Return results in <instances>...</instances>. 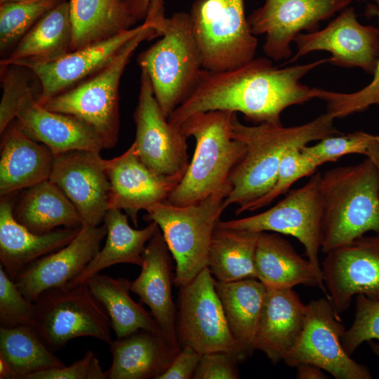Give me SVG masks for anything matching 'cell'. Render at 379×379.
Returning <instances> with one entry per match:
<instances>
[{"mask_svg":"<svg viewBox=\"0 0 379 379\" xmlns=\"http://www.w3.org/2000/svg\"><path fill=\"white\" fill-rule=\"evenodd\" d=\"M328 58L283 68L265 58H253L239 67L219 72L203 69L187 98L168 117L178 126L190 115L213 110L240 112L256 124H281L287 107L317 98L319 88H310L301 79Z\"/></svg>","mask_w":379,"mask_h":379,"instance_id":"1","label":"cell"},{"mask_svg":"<svg viewBox=\"0 0 379 379\" xmlns=\"http://www.w3.org/2000/svg\"><path fill=\"white\" fill-rule=\"evenodd\" d=\"M334 119L326 112L298 126L268 123L248 126L241 123L236 114L232 136L246 145V152L229 178L232 189L225 201V208L237 205L235 213L239 215L246 206L267 194L287 153L340 133L334 126Z\"/></svg>","mask_w":379,"mask_h":379,"instance_id":"2","label":"cell"},{"mask_svg":"<svg viewBox=\"0 0 379 379\" xmlns=\"http://www.w3.org/2000/svg\"><path fill=\"white\" fill-rule=\"evenodd\" d=\"M320 192L323 253L368 232L379 234V173L370 159L321 173Z\"/></svg>","mask_w":379,"mask_h":379,"instance_id":"3","label":"cell"},{"mask_svg":"<svg viewBox=\"0 0 379 379\" xmlns=\"http://www.w3.org/2000/svg\"><path fill=\"white\" fill-rule=\"evenodd\" d=\"M161 39L138 56V63L151 81L154 96L168 118L195 88L203 58L190 13L165 16L164 0H152Z\"/></svg>","mask_w":379,"mask_h":379,"instance_id":"4","label":"cell"},{"mask_svg":"<svg viewBox=\"0 0 379 379\" xmlns=\"http://www.w3.org/2000/svg\"><path fill=\"white\" fill-rule=\"evenodd\" d=\"M236 112L213 110L193 114L179 126L196 147L192 161L167 201L175 206L197 204L218 190L244 158L246 145L232 136Z\"/></svg>","mask_w":379,"mask_h":379,"instance_id":"5","label":"cell"},{"mask_svg":"<svg viewBox=\"0 0 379 379\" xmlns=\"http://www.w3.org/2000/svg\"><path fill=\"white\" fill-rule=\"evenodd\" d=\"M147 17L149 25L129 40L109 65L41 104L51 111L69 114L85 122L95 131L105 149L113 148L118 140L119 88L124 71L140 44L161 35L154 15L149 12Z\"/></svg>","mask_w":379,"mask_h":379,"instance_id":"6","label":"cell"},{"mask_svg":"<svg viewBox=\"0 0 379 379\" xmlns=\"http://www.w3.org/2000/svg\"><path fill=\"white\" fill-rule=\"evenodd\" d=\"M231 189L229 181L197 204L178 206L166 200L146 211L144 219L158 224L175 262V286L188 284L208 267L211 238Z\"/></svg>","mask_w":379,"mask_h":379,"instance_id":"7","label":"cell"},{"mask_svg":"<svg viewBox=\"0 0 379 379\" xmlns=\"http://www.w3.org/2000/svg\"><path fill=\"white\" fill-rule=\"evenodd\" d=\"M34 303L31 325L53 352L77 338L112 340L109 318L86 284L47 290Z\"/></svg>","mask_w":379,"mask_h":379,"instance_id":"8","label":"cell"},{"mask_svg":"<svg viewBox=\"0 0 379 379\" xmlns=\"http://www.w3.org/2000/svg\"><path fill=\"white\" fill-rule=\"evenodd\" d=\"M189 13L204 69L227 70L255 58L258 39L246 18L244 0H196Z\"/></svg>","mask_w":379,"mask_h":379,"instance_id":"9","label":"cell"},{"mask_svg":"<svg viewBox=\"0 0 379 379\" xmlns=\"http://www.w3.org/2000/svg\"><path fill=\"white\" fill-rule=\"evenodd\" d=\"M321 173L316 171L302 186L287 192L269 209L251 216L222 221V227L289 235L304 246L307 258L324 283L319 253L321 246L323 206L320 192Z\"/></svg>","mask_w":379,"mask_h":379,"instance_id":"10","label":"cell"},{"mask_svg":"<svg viewBox=\"0 0 379 379\" xmlns=\"http://www.w3.org/2000/svg\"><path fill=\"white\" fill-rule=\"evenodd\" d=\"M208 267L180 287L177 335L181 346L190 345L200 353L225 351L243 357L230 329Z\"/></svg>","mask_w":379,"mask_h":379,"instance_id":"11","label":"cell"},{"mask_svg":"<svg viewBox=\"0 0 379 379\" xmlns=\"http://www.w3.org/2000/svg\"><path fill=\"white\" fill-rule=\"evenodd\" d=\"M345 328L330 300L325 298L306 305L302 335L284 359L291 367L302 364L315 365L336 379H371L364 365L353 360L344 350L341 338Z\"/></svg>","mask_w":379,"mask_h":379,"instance_id":"12","label":"cell"},{"mask_svg":"<svg viewBox=\"0 0 379 379\" xmlns=\"http://www.w3.org/2000/svg\"><path fill=\"white\" fill-rule=\"evenodd\" d=\"M139 159L153 172L166 176L184 175L190 164L187 137L171 124L157 100L147 74L141 70L140 91L133 113Z\"/></svg>","mask_w":379,"mask_h":379,"instance_id":"13","label":"cell"},{"mask_svg":"<svg viewBox=\"0 0 379 379\" xmlns=\"http://www.w3.org/2000/svg\"><path fill=\"white\" fill-rule=\"evenodd\" d=\"M353 0H265L247 18L254 35L265 34L263 51L275 60L288 58L291 44L302 30H317L320 22L347 8Z\"/></svg>","mask_w":379,"mask_h":379,"instance_id":"14","label":"cell"},{"mask_svg":"<svg viewBox=\"0 0 379 379\" xmlns=\"http://www.w3.org/2000/svg\"><path fill=\"white\" fill-rule=\"evenodd\" d=\"M326 254L321 265L324 283L338 314L354 295L379 301V234L364 235Z\"/></svg>","mask_w":379,"mask_h":379,"instance_id":"15","label":"cell"},{"mask_svg":"<svg viewBox=\"0 0 379 379\" xmlns=\"http://www.w3.org/2000/svg\"><path fill=\"white\" fill-rule=\"evenodd\" d=\"M293 42L295 54L289 62L312 51L331 53L328 62L341 67H359L373 74L379 59V29L359 22L354 8L347 7L320 30L300 33Z\"/></svg>","mask_w":379,"mask_h":379,"instance_id":"16","label":"cell"},{"mask_svg":"<svg viewBox=\"0 0 379 379\" xmlns=\"http://www.w3.org/2000/svg\"><path fill=\"white\" fill-rule=\"evenodd\" d=\"M49 180L74 204L82 225L98 226L103 221L110 184L100 152L73 150L54 155Z\"/></svg>","mask_w":379,"mask_h":379,"instance_id":"17","label":"cell"},{"mask_svg":"<svg viewBox=\"0 0 379 379\" xmlns=\"http://www.w3.org/2000/svg\"><path fill=\"white\" fill-rule=\"evenodd\" d=\"M149 23V18L146 17L141 25L107 39L70 51L55 60L17 61L11 65L25 67L38 78L41 91L37 100L41 104L102 69L114 60L129 40Z\"/></svg>","mask_w":379,"mask_h":379,"instance_id":"18","label":"cell"},{"mask_svg":"<svg viewBox=\"0 0 379 379\" xmlns=\"http://www.w3.org/2000/svg\"><path fill=\"white\" fill-rule=\"evenodd\" d=\"M106 234L105 224L82 225L69 243L33 262L14 281L24 296L32 302L47 290L67 286L98 253Z\"/></svg>","mask_w":379,"mask_h":379,"instance_id":"19","label":"cell"},{"mask_svg":"<svg viewBox=\"0 0 379 379\" xmlns=\"http://www.w3.org/2000/svg\"><path fill=\"white\" fill-rule=\"evenodd\" d=\"M110 184L109 208L124 210L134 225L138 214L167 200L183 175H159L138 157L133 143L121 155L105 159Z\"/></svg>","mask_w":379,"mask_h":379,"instance_id":"20","label":"cell"},{"mask_svg":"<svg viewBox=\"0 0 379 379\" xmlns=\"http://www.w3.org/2000/svg\"><path fill=\"white\" fill-rule=\"evenodd\" d=\"M170 253L159 230L146 245L141 271L131 281V291L149 307L167 343L175 350H180L177 315L172 295L175 274Z\"/></svg>","mask_w":379,"mask_h":379,"instance_id":"21","label":"cell"},{"mask_svg":"<svg viewBox=\"0 0 379 379\" xmlns=\"http://www.w3.org/2000/svg\"><path fill=\"white\" fill-rule=\"evenodd\" d=\"M15 119L29 137L48 147L54 155L73 150L100 152L105 149L90 126L74 116L46 109L32 90L21 100Z\"/></svg>","mask_w":379,"mask_h":379,"instance_id":"22","label":"cell"},{"mask_svg":"<svg viewBox=\"0 0 379 379\" xmlns=\"http://www.w3.org/2000/svg\"><path fill=\"white\" fill-rule=\"evenodd\" d=\"M16 194L1 197L0 201V265L13 281L33 262L69 243L81 227H64L44 234L32 232L13 216Z\"/></svg>","mask_w":379,"mask_h":379,"instance_id":"23","label":"cell"},{"mask_svg":"<svg viewBox=\"0 0 379 379\" xmlns=\"http://www.w3.org/2000/svg\"><path fill=\"white\" fill-rule=\"evenodd\" d=\"M1 135V197L49 179L54 154L48 147L29 137L15 119Z\"/></svg>","mask_w":379,"mask_h":379,"instance_id":"24","label":"cell"},{"mask_svg":"<svg viewBox=\"0 0 379 379\" xmlns=\"http://www.w3.org/2000/svg\"><path fill=\"white\" fill-rule=\"evenodd\" d=\"M306 305L293 288H267L255 338V350L273 363L284 361L303 331Z\"/></svg>","mask_w":379,"mask_h":379,"instance_id":"25","label":"cell"},{"mask_svg":"<svg viewBox=\"0 0 379 379\" xmlns=\"http://www.w3.org/2000/svg\"><path fill=\"white\" fill-rule=\"evenodd\" d=\"M109 345L112 362L105 371L107 379H157L180 350L173 348L161 333L144 329Z\"/></svg>","mask_w":379,"mask_h":379,"instance_id":"26","label":"cell"},{"mask_svg":"<svg viewBox=\"0 0 379 379\" xmlns=\"http://www.w3.org/2000/svg\"><path fill=\"white\" fill-rule=\"evenodd\" d=\"M257 279L267 288H293L299 284L318 286L329 299L325 285L308 259L279 234L260 233L255 252Z\"/></svg>","mask_w":379,"mask_h":379,"instance_id":"27","label":"cell"},{"mask_svg":"<svg viewBox=\"0 0 379 379\" xmlns=\"http://www.w3.org/2000/svg\"><path fill=\"white\" fill-rule=\"evenodd\" d=\"M107 227L105 244L85 269L67 286L85 284L93 276L114 265L127 263L141 267L148 241L160 230L154 221L142 229L132 228L128 215L118 208H109L103 218Z\"/></svg>","mask_w":379,"mask_h":379,"instance_id":"28","label":"cell"},{"mask_svg":"<svg viewBox=\"0 0 379 379\" xmlns=\"http://www.w3.org/2000/svg\"><path fill=\"white\" fill-rule=\"evenodd\" d=\"M13 213L19 223L38 234L51 232L61 226H82L74 204L49 179L24 190L14 202Z\"/></svg>","mask_w":379,"mask_h":379,"instance_id":"29","label":"cell"},{"mask_svg":"<svg viewBox=\"0 0 379 379\" xmlns=\"http://www.w3.org/2000/svg\"><path fill=\"white\" fill-rule=\"evenodd\" d=\"M215 289L232 336L246 359L255 350L267 288L258 279L251 278L231 282L216 280Z\"/></svg>","mask_w":379,"mask_h":379,"instance_id":"30","label":"cell"},{"mask_svg":"<svg viewBox=\"0 0 379 379\" xmlns=\"http://www.w3.org/2000/svg\"><path fill=\"white\" fill-rule=\"evenodd\" d=\"M72 26L69 4L62 0L46 13L18 41L1 66L17 61L48 62L71 51Z\"/></svg>","mask_w":379,"mask_h":379,"instance_id":"31","label":"cell"},{"mask_svg":"<svg viewBox=\"0 0 379 379\" xmlns=\"http://www.w3.org/2000/svg\"><path fill=\"white\" fill-rule=\"evenodd\" d=\"M71 51L128 30L136 22L122 0H69Z\"/></svg>","mask_w":379,"mask_h":379,"instance_id":"32","label":"cell"},{"mask_svg":"<svg viewBox=\"0 0 379 379\" xmlns=\"http://www.w3.org/2000/svg\"><path fill=\"white\" fill-rule=\"evenodd\" d=\"M86 284L107 314L117 338L140 329L161 334L152 314L131 297V281L128 279L99 273Z\"/></svg>","mask_w":379,"mask_h":379,"instance_id":"33","label":"cell"},{"mask_svg":"<svg viewBox=\"0 0 379 379\" xmlns=\"http://www.w3.org/2000/svg\"><path fill=\"white\" fill-rule=\"evenodd\" d=\"M260 233L217 225L208 257V267L217 281L257 279L255 252Z\"/></svg>","mask_w":379,"mask_h":379,"instance_id":"34","label":"cell"},{"mask_svg":"<svg viewBox=\"0 0 379 379\" xmlns=\"http://www.w3.org/2000/svg\"><path fill=\"white\" fill-rule=\"evenodd\" d=\"M0 357L9 365L12 379H28L39 371L65 365L32 325L0 326Z\"/></svg>","mask_w":379,"mask_h":379,"instance_id":"35","label":"cell"},{"mask_svg":"<svg viewBox=\"0 0 379 379\" xmlns=\"http://www.w3.org/2000/svg\"><path fill=\"white\" fill-rule=\"evenodd\" d=\"M62 0L0 4L1 53L15 47L29 29Z\"/></svg>","mask_w":379,"mask_h":379,"instance_id":"36","label":"cell"},{"mask_svg":"<svg viewBox=\"0 0 379 379\" xmlns=\"http://www.w3.org/2000/svg\"><path fill=\"white\" fill-rule=\"evenodd\" d=\"M378 140L379 135L354 131L324 138L317 143L305 145L300 149L321 166L348 154H359L366 156L372 145Z\"/></svg>","mask_w":379,"mask_h":379,"instance_id":"37","label":"cell"},{"mask_svg":"<svg viewBox=\"0 0 379 379\" xmlns=\"http://www.w3.org/2000/svg\"><path fill=\"white\" fill-rule=\"evenodd\" d=\"M301 149V148H300ZM300 149L289 152L282 159L275 182L264 196L246 206L242 211H253L271 204L300 179L313 175L320 166L317 162L304 154Z\"/></svg>","mask_w":379,"mask_h":379,"instance_id":"38","label":"cell"},{"mask_svg":"<svg viewBox=\"0 0 379 379\" xmlns=\"http://www.w3.org/2000/svg\"><path fill=\"white\" fill-rule=\"evenodd\" d=\"M378 15L379 18V0ZM379 21V20H378ZM327 105V113L334 119L365 111L373 105H379V59L371 83L358 91L338 93L319 88L318 98Z\"/></svg>","mask_w":379,"mask_h":379,"instance_id":"39","label":"cell"},{"mask_svg":"<svg viewBox=\"0 0 379 379\" xmlns=\"http://www.w3.org/2000/svg\"><path fill=\"white\" fill-rule=\"evenodd\" d=\"M379 342V301L357 295L354 320L341 338L342 345L351 356L364 342Z\"/></svg>","mask_w":379,"mask_h":379,"instance_id":"40","label":"cell"},{"mask_svg":"<svg viewBox=\"0 0 379 379\" xmlns=\"http://www.w3.org/2000/svg\"><path fill=\"white\" fill-rule=\"evenodd\" d=\"M34 303L27 299L0 265V325L15 327L31 325Z\"/></svg>","mask_w":379,"mask_h":379,"instance_id":"41","label":"cell"},{"mask_svg":"<svg viewBox=\"0 0 379 379\" xmlns=\"http://www.w3.org/2000/svg\"><path fill=\"white\" fill-rule=\"evenodd\" d=\"M3 94L0 104V133L15 119L18 105L31 90L26 68L18 65L1 66Z\"/></svg>","mask_w":379,"mask_h":379,"instance_id":"42","label":"cell"},{"mask_svg":"<svg viewBox=\"0 0 379 379\" xmlns=\"http://www.w3.org/2000/svg\"><path fill=\"white\" fill-rule=\"evenodd\" d=\"M28 379H107V375L94 352L88 350L82 358L69 366L39 371Z\"/></svg>","mask_w":379,"mask_h":379,"instance_id":"43","label":"cell"},{"mask_svg":"<svg viewBox=\"0 0 379 379\" xmlns=\"http://www.w3.org/2000/svg\"><path fill=\"white\" fill-rule=\"evenodd\" d=\"M236 355L225 351L203 354L192 376L193 379L239 378Z\"/></svg>","mask_w":379,"mask_h":379,"instance_id":"44","label":"cell"},{"mask_svg":"<svg viewBox=\"0 0 379 379\" xmlns=\"http://www.w3.org/2000/svg\"><path fill=\"white\" fill-rule=\"evenodd\" d=\"M202 354L190 345H182L168 368L157 379H190L197 369Z\"/></svg>","mask_w":379,"mask_h":379,"instance_id":"45","label":"cell"},{"mask_svg":"<svg viewBox=\"0 0 379 379\" xmlns=\"http://www.w3.org/2000/svg\"><path fill=\"white\" fill-rule=\"evenodd\" d=\"M135 21L145 19L152 0H122Z\"/></svg>","mask_w":379,"mask_h":379,"instance_id":"46","label":"cell"},{"mask_svg":"<svg viewBox=\"0 0 379 379\" xmlns=\"http://www.w3.org/2000/svg\"><path fill=\"white\" fill-rule=\"evenodd\" d=\"M296 378L298 379H324L326 375L321 368L310 364H302L297 367Z\"/></svg>","mask_w":379,"mask_h":379,"instance_id":"47","label":"cell"},{"mask_svg":"<svg viewBox=\"0 0 379 379\" xmlns=\"http://www.w3.org/2000/svg\"><path fill=\"white\" fill-rule=\"evenodd\" d=\"M366 157L374 163L379 173V140L372 145Z\"/></svg>","mask_w":379,"mask_h":379,"instance_id":"48","label":"cell"},{"mask_svg":"<svg viewBox=\"0 0 379 379\" xmlns=\"http://www.w3.org/2000/svg\"><path fill=\"white\" fill-rule=\"evenodd\" d=\"M0 379H12L11 369L1 357H0Z\"/></svg>","mask_w":379,"mask_h":379,"instance_id":"49","label":"cell"},{"mask_svg":"<svg viewBox=\"0 0 379 379\" xmlns=\"http://www.w3.org/2000/svg\"><path fill=\"white\" fill-rule=\"evenodd\" d=\"M368 343L375 354L379 357V343H375L373 340H371Z\"/></svg>","mask_w":379,"mask_h":379,"instance_id":"50","label":"cell"},{"mask_svg":"<svg viewBox=\"0 0 379 379\" xmlns=\"http://www.w3.org/2000/svg\"><path fill=\"white\" fill-rule=\"evenodd\" d=\"M39 0H0V4L4 3H20V2H31Z\"/></svg>","mask_w":379,"mask_h":379,"instance_id":"51","label":"cell"},{"mask_svg":"<svg viewBox=\"0 0 379 379\" xmlns=\"http://www.w3.org/2000/svg\"><path fill=\"white\" fill-rule=\"evenodd\" d=\"M357 1H364V0H357Z\"/></svg>","mask_w":379,"mask_h":379,"instance_id":"52","label":"cell"},{"mask_svg":"<svg viewBox=\"0 0 379 379\" xmlns=\"http://www.w3.org/2000/svg\"><path fill=\"white\" fill-rule=\"evenodd\" d=\"M379 106V105H378Z\"/></svg>","mask_w":379,"mask_h":379,"instance_id":"53","label":"cell"}]
</instances>
